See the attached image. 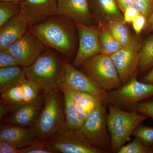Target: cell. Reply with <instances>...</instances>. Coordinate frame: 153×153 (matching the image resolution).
<instances>
[{
  "instance_id": "cell-1",
  "label": "cell",
  "mask_w": 153,
  "mask_h": 153,
  "mask_svg": "<svg viewBox=\"0 0 153 153\" xmlns=\"http://www.w3.org/2000/svg\"><path fill=\"white\" fill-rule=\"evenodd\" d=\"M57 16L30 26L29 30L45 46L55 49L68 59L75 51L76 36L74 27L70 20Z\"/></svg>"
},
{
  "instance_id": "cell-2",
  "label": "cell",
  "mask_w": 153,
  "mask_h": 153,
  "mask_svg": "<svg viewBox=\"0 0 153 153\" xmlns=\"http://www.w3.org/2000/svg\"><path fill=\"white\" fill-rule=\"evenodd\" d=\"M59 53L52 49L44 51L31 65L24 68L27 79L37 83L44 93L59 87L65 57Z\"/></svg>"
},
{
  "instance_id": "cell-3",
  "label": "cell",
  "mask_w": 153,
  "mask_h": 153,
  "mask_svg": "<svg viewBox=\"0 0 153 153\" xmlns=\"http://www.w3.org/2000/svg\"><path fill=\"white\" fill-rule=\"evenodd\" d=\"M107 107L108 128L111 138V152L117 153L123 146L129 141L135 130L148 117L134 110L125 111L110 102Z\"/></svg>"
},
{
  "instance_id": "cell-4",
  "label": "cell",
  "mask_w": 153,
  "mask_h": 153,
  "mask_svg": "<svg viewBox=\"0 0 153 153\" xmlns=\"http://www.w3.org/2000/svg\"><path fill=\"white\" fill-rule=\"evenodd\" d=\"M44 105L35 128L40 140H46L66 126L64 99L59 88L44 93Z\"/></svg>"
},
{
  "instance_id": "cell-5",
  "label": "cell",
  "mask_w": 153,
  "mask_h": 153,
  "mask_svg": "<svg viewBox=\"0 0 153 153\" xmlns=\"http://www.w3.org/2000/svg\"><path fill=\"white\" fill-rule=\"evenodd\" d=\"M81 66L82 71L106 91L114 90L123 85L110 55L97 54L87 59Z\"/></svg>"
},
{
  "instance_id": "cell-6",
  "label": "cell",
  "mask_w": 153,
  "mask_h": 153,
  "mask_svg": "<svg viewBox=\"0 0 153 153\" xmlns=\"http://www.w3.org/2000/svg\"><path fill=\"white\" fill-rule=\"evenodd\" d=\"M106 106L104 103L100 104L78 130L91 145L108 153L111 152V138L108 128Z\"/></svg>"
},
{
  "instance_id": "cell-7",
  "label": "cell",
  "mask_w": 153,
  "mask_h": 153,
  "mask_svg": "<svg viewBox=\"0 0 153 153\" xmlns=\"http://www.w3.org/2000/svg\"><path fill=\"white\" fill-rule=\"evenodd\" d=\"M111 102L122 109L133 108L137 103L153 97V84L140 82L136 74L116 89L108 91Z\"/></svg>"
},
{
  "instance_id": "cell-8",
  "label": "cell",
  "mask_w": 153,
  "mask_h": 153,
  "mask_svg": "<svg viewBox=\"0 0 153 153\" xmlns=\"http://www.w3.org/2000/svg\"><path fill=\"white\" fill-rule=\"evenodd\" d=\"M61 82H65L75 90L93 96L106 105L110 102L108 91L100 87L85 72L76 69L66 57L63 62Z\"/></svg>"
},
{
  "instance_id": "cell-9",
  "label": "cell",
  "mask_w": 153,
  "mask_h": 153,
  "mask_svg": "<svg viewBox=\"0 0 153 153\" xmlns=\"http://www.w3.org/2000/svg\"><path fill=\"white\" fill-rule=\"evenodd\" d=\"M47 140L57 153H108L91 145L78 130L66 126Z\"/></svg>"
},
{
  "instance_id": "cell-10",
  "label": "cell",
  "mask_w": 153,
  "mask_h": 153,
  "mask_svg": "<svg viewBox=\"0 0 153 153\" xmlns=\"http://www.w3.org/2000/svg\"><path fill=\"white\" fill-rule=\"evenodd\" d=\"M141 46L137 39L133 38L130 44L110 55L123 84L136 73Z\"/></svg>"
},
{
  "instance_id": "cell-11",
  "label": "cell",
  "mask_w": 153,
  "mask_h": 153,
  "mask_svg": "<svg viewBox=\"0 0 153 153\" xmlns=\"http://www.w3.org/2000/svg\"><path fill=\"white\" fill-rule=\"evenodd\" d=\"M45 46L29 30L5 51L13 55L20 66L25 68L31 65L43 53Z\"/></svg>"
},
{
  "instance_id": "cell-12",
  "label": "cell",
  "mask_w": 153,
  "mask_h": 153,
  "mask_svg": "<svg viewBox=\"0 0 153 153\" xmlns=\"http://www.w3.org/2000/svg\"><path fill=\"white\" fill-rule=\"evenodd\" d=\"M79 34V47L73 65L79 67L88 58L101 53L97 27L74 24Z\"/></svg>"
},
{
  "instance_id": "cell-13",
  "label": "cell",
  "mask_w": 153,
  "mask_h": 153,
  "mask_svg": "<svg viewBox=\"0 0 153 153\" xmlns=\"http://www.w3.org/2000/svg\"><path fill=\"white\" fill-rule=\"evenodd\" d=\"M42 91L37 83L27 79L1 93L0 102L10 106H16L34 102L42 99Z\"/></svg>"
},
{
  "instance_id": "cell-14",
  "label": "cell",
  "mask_w": 153,
  "mask_h": 153,
  "mask_svg": "<svg viewBox=\"0 0 153 153\" xmlns=\"http://www.w3.org/2000/svg\"><path fill=\"white\" fill-rule=\"evenodd\" d=\"M19 6L30 27L57 15V0H20Z\"/></svg>"
},
{
  "instance_id": "cell-15",
  "label": "cell",
  "mask_w": 153,
  "mask_h": 153,
  "mask_svg": "<svg viewBox=\"0 0 153 153\" xmlns=\"http://www.w3.org/2000/svg\"><path fill=\"white\" fill-rule=\"evenodd\" d=\"M44 102L43 97L34 102L16 106L9 105L10 110L2 121L4 120V123L24 127H34L43 107Z\"/></svg>"
},
{
  "instance_id": "cell-16",
  "label": "cell",
  "mask_w": 153,
  "mask_h": 153,
  "mask_svg": "<svg viewBox=\"0 0 153 153\" xmlns=\"http://www.w3.org/2000/svg\"><path fill=\"white\" fill-rule=\"evenodd\" d=\"M57 15L74 24L91 26L94 17L88 0H57Z\"/></svg>"
},
{
  "instance_id": "cell-17",
  "label": "cell",
  "mask_w": 153,
  "mask_h": 153,
  "mask_svg": "<svg viewBox=\"0 0 153 153\" xmlns=\"http://www.w3.org/2000/svg\"><path fill=\"white\" fill-rule=\"evenodd\" d=\"M39 139L35 127L27 128L1 123L0 141L5 142L20 149L30 146Z\"/></svg>"
},
{
  "instance_id": "cell-18",
  "label": "cell",
  "mask_w": 153,
  "mask_h": 153,
  "mask_svg": "<svg viewBox=\"0 0 153 153\" xmlns=\"http://www.w3.org/2000/svg\"><path fill=\"white\" fill-rule=\"evenodd\" d=\"M30 25L20 12L0 27V51H5L29 30Z\"/></svg>"
},
{
  "instance_id": "cell-19",
  "label": "cell",
  "mask_w": 153,
  "mask_h": 153,
  "mask_svg": "<svg viewBox=\"0 0 153 153\" xmlns=\"http://www.w3.org/2000/svg\"><path fill=\"white\" fill-rule=\"evenodd\" d=\"M94 18L98 23H107L110 20L124 22V16L116 0H88Z\"/></svg>"
},
{
  "instance_id": "cell-20",
  "label": "cell",
  "mask_w": 153,
  "mask_h": 153,
  "mask_svg": "<svg viewBox=\"0 0 153 153\" xmlns=\"http://www.w3.org/2000/svg\"><path fill=\"white\" fill-rule=\"evenodd\" d=\"M59 89L63 93L64 99V111L66 126L68 128L78 130L82 123L78 117L74 105L72 88L65 82H61Z\"/></svg>"
},
{
  "instance_id": "cell-21",
  "label": "cell",
  "mask_w": 153,
  "mask_h": 153,
  "mask_svg": "<svg viewBox=\"0 0 153 153\" xmlns=\"http://www.w3.org/2000/svg\"><path fill=\"white\" fill-rule=\"evenodd\" d=\"M72 94L76 112L82 123L102 103L93 96L73 88Z\"/></svg>"
},
{
  "instance_id": "cell-22",
  "label": "cell",
  "mask_w": 153,
  "mask_h": 153,
  "mask_svg": "<svg viewBox=\"0 0 153 153\" xmlns=\"http://www.w3.org/2000/svg\"><path fill=\"white\" fill-rule=\"evenodd\" d=\"M25 68L20 66L0 68V93L27 79Z\"/></svg>"
},
{
  "instance_id": "cell-23",
  "label": "cell",
  "mask_w": 153,
  "mask_h": 153,
  "mask_svg": "<svg viewBox=\"0 0 153 153\" xmlns=\"http://www.w3.org/2000/svg\"><path fill=\"white\" fill-rule=\"evenodd\" d=\"M98 23V38L101 53L107 55H112L123 47L115 39L106 23Z\"/></svg>"
},
{
  "instance_id": "cell-24",
  "label": "cell",
  "mask_w": 153,
  "mask_h": 153,
  "mask_svg": "<svg viewBox=\"0 0 153 153\" xmlns=\"http://www.w3.org/2000/svg\"><path fill=\"white\" fill-rule=\"evenodd\" d=\"M106 24L115 39L122 47H126L130 44L133 38L124 22L111 20Z\"/></svg>"
},
{
  "instance_id": "cell-25",
  "label": "cell",
  "mask_w": 153,
  "mask_h": 153,
  "mask_svg": "<svg viewBox=\"0 0 153 153\" xmlns=\"http://www.w3.org/2000/svg\"><path fill=\"white\" fill-rule=\"evenodd\" d=\"M153 67V36L147 39L141 47L138 70L144 71Z\"/></svg>"
},
{
  "instance_id": "cell-26",
  "label": "cell",
  "mask_w": 153,
  "mask_h": 153,
  "mask_svg": "<svg viewBox=\"0 0 153 153\" xmlns=\"http://www.w3.org/2000/svg\"><path fill=\"white\" fill-rule=\"evenodd\" d=\"M19 5L9 2H0V27L20 13Z\"/></svg>"
},
{
  "instance_id": "cell-27",
  "label": "cell",
  "mask_w": 153,
  "mask_h": 153,
  "mask_svg": "<svg viewBox=\"0 0 153 153\" xmlns=\"http://www.w3.org/2000/svg\"><path fill=\"white\" fill-rule=\"evenodd\" d=\"M153 150L146 146L137 138L135 137L131 142L124 145L117 153H152Z\"/></svg>"
},
{
  "instance_id": "cell-28",
  "label": "cell",
  "mask_w": 153,
  "mask_h": 153,
  "mask_svg": "<svg viewBox=\"0 0 153 153\" xmlns=\"http://www.w3.org/2000/svg\"><path fill=\"white\" fill-rule=\"evenodd\" d=\"M57 153L47 140L38 139L30 146L22 149V153Z\"/></svg>"
},
{
  "instance_id": "cell-29",
  "label": "cell",
  "mask_w": 153,
  "mask_h": 153,
  "mask_svg": "<svg viewBox=\"0 0 153 153\" xmlns=\"http://www.w3.org/2000/svg\"><path fill=\"white\" fill-rule=\"evenodd\" d=\"M133 135L140 140L146 146L153 145V127L140 124L134 131Z\"/></svg>"
},
{
  "instance_id": "cell-30",
  "label": "cell",
  "mask_w": 153,
  "mask_h": 153,
  "mask_svg": "<svg viewBox=\"0 0 153 153\" xmlns=\"http://www.w3.org/2000/svg\"><path fill=\"white\" fill-rule=\"evenodd\" d=\"M134 7L148 20L153 11V0H135Z\"/></svg>"
},
{
  "instance_id": "cell-31",
  "label": "cell",
  "mask_w": 153,
  "mask_h": 153,
  "mask_svg": "<svg viewBox=\"0 0 153 153\" xmlns=\"http://www.w3.org/2000/svg\"><path fill=\"white\" fill-rule=\"evenodd\" d=\"M133 110L153 119V101H143L136 104Z\"/></svg>"
},
{
  "instance_id": "cell-32",
  "label": "cell",
  "mask_w": 153,
  "mask_h": 153,
  "mask_svg": "<svg viewBox=\"0 0 153 153\" xmlns=\"http://www.w3.org/2000/svg\"><path fill=\"white\" fill-rule=\"evenodd\" d=\"M17 66H20V64L13 55L6 51H0V68Z\"/></svg>"
},
{
  "instance_id": "cell-33",
  "label": "cell",
  "mask_w": 153,
  "mask_h": 153,
  "mask_svg": "<svg viewBox=\"0 0 153 153\" xmlns=\"http://www.w3.org/2000/svg\"><path fill=\"white\" fill-rule=\"evenodd\" d=\"M147 19L143 16L139 14L138 16L132 22L133 27L137 34L141 33L146 25Z\"/></svg>"
},
{
  "instance_id": "cell-34",
  "label": "cell",
  "mask_w": 153,
  "mask_h": 153,
  "mask_svg": "<svg viewBox=\"0 0 153 153\" xmlns=\"http://www.w3.org/2000/svg\"><path fill=\"white\" fill-rule=\"evenodd\" d=\"M22 149L5 142L0 141V153H22Z\"/></svg>"
},
{
  "instance_id": "cell-35",
  "label": "cell",
  "mask_w": 153,
  "mask_h": 153,
  "mask_svg": "<svg viewBox=\"0 0 153 153\" xmlns=\"http://www.w3.org/2000/svg\"><path fill=\"white\" fill-rule=\"evenodd\" d=\"M123 15L124 22L125 23H131L133 22L135 19L138 16L139 13L133 7L127 9Z\"/></svg>"
},
{
  "instance_id": "cell-36",
  "label": "cell",
  "mask_w": 153,
  "mask_h": 153,
  "mask_svg": "<svg viewBox=\"0 0 153 153\" xmlns=\"http://www.w3.org/2000/svg\"><path fill=\"white\" fill-rule=\"evenodd\" d=\"M117 4L121 12L123 14L128 8L133 7L135 0H116Z\"/></svg>"
},
{
  "instance_id": "cell-37",
  "label": "cell",
  "mask_w": 153,
  "mask_h": 153,
  "mask_svg": "<svg viewBox=\"0 0 153 153\" xmlns=\"http://www.w3.org/2000/svg\"><path fill=\"white\" fill-rule=\"evenodd\" d=\"M10 110V106L7 105L0 102V120L1 121Z\"/></svg>"
},
{
  "instance_id": "cell-38",
  "label": "cell",
  "mask_w": 153,
  "mask_h": 153,
  "mask_svg": "<svg viewBox=\"0 0 153 153\" xmlns=\"http://www.w3.org/2000/svg\"><path fill=\"white\" fill-rule=\"evenodd\" d=\"M143 82L145 83L153 84V68L145 75L143 78Z\"/></svg>"
},
{
  "instance_id": "cell-39",
  "label": "cell",
  "mask_w": 153,
  "mask_h": 153,
  "mask_svg": "<svg viewBox=\"0 0 153 153\" xmlns=\"http://www.w3.org/2000/svg\"><path fill=\"white\" fill-rule=\"evenodd\" d=\"M146 28L148 32L153 31V11L151 16L148 19Z\"/></svg>"
},
{
  "instance_id": "cell-40",
  "label": "cell",
  "mask_w": 153,
  "mask_h": 153,
  "mask_svg": "<svg viewBox=\"0 0 153 153\" xmlns=\"http://www.w3.org/2000/svg\"><path fill=\"white\" fill-rule=\"evenodd\" d=\"M1 1L9 2H12L15 3L19 5L20 0H0Z\"/></svg>"
},
{
  "instance_id": "cell-41",
  "label": "cell",
  "mask_w": 153,
  "mask_h": 153,
  "mask_svg": "<svg viewBox=\"0 0 153 153\" xmlns=\"http://www.w3.org/2000/svg\"><path fill=\"white\" fill-rule=\"evenodd\" d=\"M151 100H152V101H153V97L152 98V99Z\"/></svg>"
}]
</instances>
